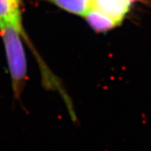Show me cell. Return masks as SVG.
I'll return each instance as SVG.
<instances>
[{
    "instance_id": "7a4b0ae2",
    "label": "cell",
    "mask_w": 151,
    "mask_h": 151,
    "mask_svg": "<svg viewBox=\"0 0 151 151\" xmlns=\"http://www.w3.org/2000/svg\"><path fill=\"white\" fill-rule=\"evenodd\" d=\"M137 0H92L85 19L92 29L106 32L119 26Z\"/></svg>"
},
{
    "instance_id": "3957f363",
    "label": "cell",
    "mask_w": 151,
    "mask_h": 151,
    "mask_svg": "<svg viewBox=\"0 0 151 151\" xmlns=\"http://www.w3.org/2000/svg\"><path fill=\"white\" fill-rule=\"evenodd\" d=\"M22 12V0H0V26L10 25L28 38L23 28Z\"/></svg>"
},
{
    "instance_id": "277c9868",
    "label": "cell",
    "mask_w": 151,
    "mask_h": 151,
    "mask_svg": "<svg viewBox=\"0 0 151 151\" xmlns=\"http://www.w3.org/2000/svg\"><path fill=\"white\" fill-rule=\"evenodd\" d=\"M51 3L70 14L84 17L91 6L92 0H40Z\"/></svg>"
},
{
    "instance_id": "6da1fadb",
    "label": "cell",
    "mask_w": 151,
    "mask_h": 151,
    "mask_svg": "<svg viewBox=\"0 0 151 151\" xmlns=\"http://www.w3.org/2000/svg\"><path fill=\"white\" fill-rule=\"evenodd\" d=\"M0 36L4 44L13 93L19 97L27 77V63L22 39L28 43L29 39L10 25L0 26Z\"/></svg>"
}]
</instances>
